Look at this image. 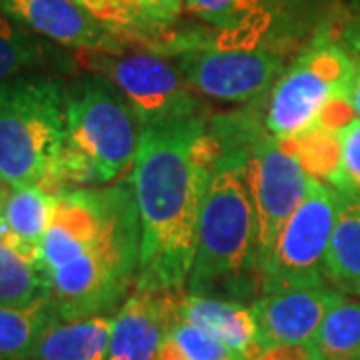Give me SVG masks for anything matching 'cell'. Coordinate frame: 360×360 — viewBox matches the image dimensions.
I'll list each match as a JSON object with an SVG mask.
<instances>
[{"instance_id":"9","label":"cell","mask_w":360,"mask_h":360,"mask_svg":"<svg viewBox=\"0 0 360 360\" xmlns=\"http://www.w3.org/2000/svg\"><path fill=\"white\" fill-rule=\"evenodd\" d=\"M338 198L340 194L333 186L312 180L310 193L284 224L269 258L258 269L262 295L281 288L324 284Z\"/></svg>"},{"instance_id":"10","label":"cell","mask_w":360,"mask_h":360,"mask_svg":"<svg viewBox=\"0 0 360 360\" xmlns=\"http://www.w3.org/2000/svg\"><path fill=\"white\" fill-rule=\"evenodd\" d=\"M86 63L127 98L139 129L198 116L200 103L179 68L156 54L89 52Z\"/></svg>"},{"instance_id":"15","label":"cell","mask_w":360,"mask_h":360,"mask_svg":"<svg viewBox=\"0 0 360 360\" xmlns=\"http://www.w3.org/2000/svg\"><path fill=\"white\" fill-rule=\"evenodd\" d=\"M0 194V238L40 258V243L54 217L56 196L40 184L8 186Z\"/></svg>"},{"instance_id":"12","label":"cell","mask_w":360,"mask_h":360,"mask_svg":"<svg viewBox=\"0 0 360 360\" xmlns=\"http://www.w3.org/2000/svg\"><path fill=\"white\" fill-rule=\"evenodd\" d=\"M0 11L34 34L63 46L101 54H122L124 51L127 40L75 0H0Z\"/></svg>"},{"instance_id":"23","label":"cell","mask_w":360,"mask_h":360,"mask_svg":"<svg viewBox=\"0 0 360 360\" xmlns=\"http://www.w3.org/2000/svg\"><path fill=\"white\" fill-rule=\"evenodd\" d=\"M75 2L124 40H146L148 32H153V28L144 20L136 0H75Z\"/></svg>"},{"instance_id":"1","label":"cell","mask_w":360,"mask_h":360,"mask_svg":"<svg viewBox=\"0 0 360 360\" xmlns=\"http://www.w3.org/2000/svg\"><path fill=\"white\" fill-rule=\"evenodd\" d=\"M222 148L200 116L139 129L132 186L141 219L136 290H182L206 186Z\"/></svg>"},{"instance_id":"25","label":"cell","mask_w":360,"mask_h":360,"mask_svg":"<svg viewBox=\"0 0 360 360\" xmlns=\"http://www.w3.org/2000/svg\"><path fill=\"white\" fill-rule=\"evenodd\" d=\"M168 338L180 348L188 360H234L231 352L214 336L191 322L179 321L168 333Z\"/></svg>"},{"instance_id":"16","label":"cell","mask_w":360,"mask_h":360,"mask_svg":"<svg viewBox=\"0 0 360 360\" xmlns=\"http://www.w3.org/2000/svg\"><path fill=\"white\" fill-rule=\"evenodd\" d=\"M188 13L229 42H264L283 0H184Z\"/></svg>"},{"instance_id":"2","label":"cell","mask_w":360,"mask_h":360,"mask_svg":"<svg viewBox=\"0 0 360 360\" xmlns=\"http://www.w3.org/2000/svg\"><path fill=\"white\" fill-rule=\"evenodd\" d=\"M141 219L134 186L122 180L104 188L103 219L75 260L46 274L56 321L110 316L136 283Z\"/></svg>"},{"instance_id":"13","label":"cell","mask_w":360,"mask_h":360,"mask_svg":"<svg viewBox=\"0 0 360 360\" xmlns=\"http://www.w3.org/2000/svg\"><path fill=\"white\" fill-rule=\"evenodd\" d=\"M180 290H136L116 310L106 360H156L180 321Z\"/></svg>"},{"instance_id":"31","label":"cell","mask_w":360,"mask_h":360,"mask_svg":"<svg viewBox=\"0 0 360 360\" xmlns=\"http://www.w3.org/2000/svg\"><path fill=\"white\" fill-rule=\"evenodd\" d=\"M0 194H2V193H0Z\"/></svg>"},{"instance_id":"20","label":"cell","mask_w":360,"mask_h":360,"mask_svg":"<svg viewBox=\"0 0 360 360\" xmlns=\"http://www.w3.org/2000/svg\"><path fill=\"white\" fill-rule=\"evenodd\" d=\"M56 321L49 296L26 307H0V360H26Z\"/></svg>"},{"instance_id":"3","label":"cell","mask_w":360,"mask_h":360,"mask_svg":"<svg viewBox=\"0 0 360 360\" xmlns=\"http://www.w3.org/2000/svg\"><path fill=\"white\" fill-rule=\"evenodd\" d=\"M193 295L248 296L260 288L257 220L245 180V153L222 150L200 208L193 269Z\"/></svg>"},{"instance_id":"6","label":"cell","mask_w":360,"mask_h":360,"mask_svg":"<svg viewBox=\"0 0 360 360\" xmlns=\"http://www.w3.org/2000/svg\"><path fill=\"white\" fill-rule=\"evenodd\" d=\"M222 150L245 153V180L257 220L258 269L269 258L284 224L302 205L312 186V176L284 141L255 122L222 118L212 127Z\"/></svg>"},{"instance_id":"4","label":"cell","mask_w":360,"mask_h":360,"mask_svg":"<svg viewBox=\"0 0 360 360\" xmlns=\"http://www.w3.org/2000/svg\"><path fill=\"white\" fill-rule=\"evenodd\" d=\"M136 127L127 98L108 78L78 80L66 92L65 146L37 184L58 196L68 188L115 180L134 162Z\"/></svg>"},{"instance_id":"11","label":"cell","mask_w":360,"mask_h":360,"mask_svg":"<svg viewBox=\"0 0 360 360\" xmlns=\"http://www.w3.org/2000/svg\"><path fill=\"white\" fill-rule=\"evenodd\" d=\"M336 292L321 284L281 288L257 298L250 312L260 348L310 347Z\"/></svg>"},{"instance_id":"24","label":"cell","mask_w":360,"mask_h":360,"mask_svg":"<svg viewBox=\"0 0 360 360\" xmlns=\"http://www.w3.org/2000/svg\"><path fill=\"white\" fill-rule=\"evenodd\" d=\"M338 134V168L330 186L338 193H360V120L354 118Z\"/></svg>"},{"instance_id":"33","label":"cell","mask_w":360,"mask_h":360,"mask_svg":"<svg viewBox=\"0 0 360 360\" xmlns=\"http://www.w3.org/2000/svg\"><path fill=\"white\" fill-rule=\"evenodd\" d=\"M359 360H360V359H359Z\"/></svg>"},{"instance_id":"22","label":"cell","mask_w":360,"mask_h":360,"mask_svg":"<svg viewBox=\"0 0 360 360\" xmlns=\"http://www.w3.org/2000/svg\"><path fill=\"white\" fill-rule=\"evenodd\" d=\"M49 51L25 25L0 11V82L42 65Z\"/></svg>"},{"instance_id":"30","label":"cell","mask_w":360,"mask_h":360,"mask_svg":"<svg viewBox=\"0 0 360 360\" xmlns=\"http://www.w3.org/2000/svg\"><path fill=\"white\" fill-rule=\"evenodd\" d=\"M347 2V14L359 13L360 11V0H345Z\"/></svg>"},{"instance_id":"7","label":"cell","mask_w":360,"mask_h":360,"mask_svg":"<svg viewBox=\"0 0 360 360\" xmlns=\"http://www.w3.org/2000/svg\"><path fill=\"white\" fill-rule=\"evenodd\" d=\"M356 58L330 37L316 34L269 92L264 129L278 141H295L321 127L324 112L347 101Z\"/></svg>"},{"instance_id":"26","label":"cell","mask_w":360,"mask_h":360,"mask_svg":"<svg viewBox=\"0 0 360 360\" xmlns=\"http://www.w3.org/2000/svg\"><path fill=\"white\" fill-rule=\"evenodd\" d=\"M136 4L153 32L172 25L180 16L182 8H186L184 0H136Z\"/></svg>"},{"instance_id":"21","label":"cell","mask_w":360,"mask_h":360,"mask_svg":"<svg viewBox=\"0 0 360 360\" xmlns=\"http://www.w3.org/2000/svg\"><path fill=\"white\" fill-rule=\"evenodd\" d=\"M44 296L49 281L40 258L0 238V307H26Z\"/></svg>"},{"instance_id":"5","label":"cell","mask_w":360,"mask_h":360,"mask_svg":"<svg viewBox=\"0 0 360 360\" xmlns=\"http://www.w3.org/2000/svg\"><path fill=\"white\" fill-rule=\"evenodd\" d=\"M66 139V92L46 75H16L0 82V182L37 184Z\"/></svg>"},{"instance_id":"18","label":"cell","mask_w":360,"mask_h":360,"mask_svg":"<svg viewBox=\"0 0 360 360\" xmlns=\"http://www.w3.org/2000/svg\"><path fill=\"white\" fill-rule=\"evenodd\" d=\"M338 194V214L324 276L338 292L360 296V194Z\"/></svg>"},{"instance_id":"29","label":"cell","mask_w":360,"mask_h":360,"mask_svg":"<svg viewBox=\"0 0 360 360\" xmlns=\"http://www.w3.org/2000/svg\"><path fill=\"white\" fill-rule=\"evenodd\" d=\"M348 104L352 108L354 118L360 120V58H356V68H354V77L350 82V90H348Z\"/></svg>"},{"instance_id":"32","label":"cell","mask_w":360,"mask_h":360,"mask_svg":"<svg viewBox=\"0 0 360 360\" xmlns=\"http://www.w3.org/2000/svg\"><path fill=\"white\" fill-rule=\"evenodd\" d=\"M359 194H360V193H359Z\"/></svg>"},{"instance_id":"8","label":"cell","mask_w":360,"mask_h":360,"mask_svg":"<svg viewBox=\"0 0 360 360\" xmlns=\"http://www.w3.org/2000/svg\"><path fill=\"white\" fill-rule=\"evenodd\" d=\"M188 86L222 103H250L269 94L284 72V52L270 40L191 39L167 46Z\"/></svg>"},{"instance_id":"17","label":"cell","mask_w":360,"mask_h":360,"mask_svg":"<svg viewBox=\"0 0 360 360\" xmlns=\"http://www.w3.org/2000/svg\"><path fill=\"white\" fill-rule=\"evenodd\" d=\"M112 335L110 316L54 321L26 360H106Z\"/></svg>"},{"instance_id":"19","label":"cell","mask_w":360,"mask_h":360,"mask_svg":"<svg viewBox=\"0 0 360 360\" xmlns=\"http://www.w3.org/2000/svg\"><path fill=\"white\" fill-rule=\"evenodd\" d=\"M314 360L360 359V302L336 292L330 309L314 336Z\"/></svg>"},{"instance_id":"28","label":"cell","mask_w":360,"mask_h":360,"mask_svg":"<svg viewBox=\"0 0 360 360\" xmlns=\"http://www.w3.org/2000/svg\"><path fill=\"white\" fill-rule=\"evenodd\" d=\"M255 360H314L310 347L266 348Z\"/></svg>"},{"instance_id":"14","label":"cell","mask_w":360,"mask_h":360,"mask_svg":"<svg viewBox=\"0 0 360 360\" xmlns=\"http://www.w3.org/2000/svg\"><path fill=\"white\" fill-rule=\"evenodd\" d=\"M180 321L214 336L234 360H255L262 352L250 309L234 300L202 295H184Z\"/></svg>"},{"instance_id":"27","label":"cell","mask_w":360,"mask_h":360,"mask_svg":"<svg viewBox=\"0 0 360 360\" xmlns=\"http://www.w3.org/2000/svg\"><path fill=\"white\" fill-rule=\"evenodd\" d=\"M338 42L347 49L354 58H360V11L359 13L347 14V20L340 28Z\"/></svg>"}]
</instances>
